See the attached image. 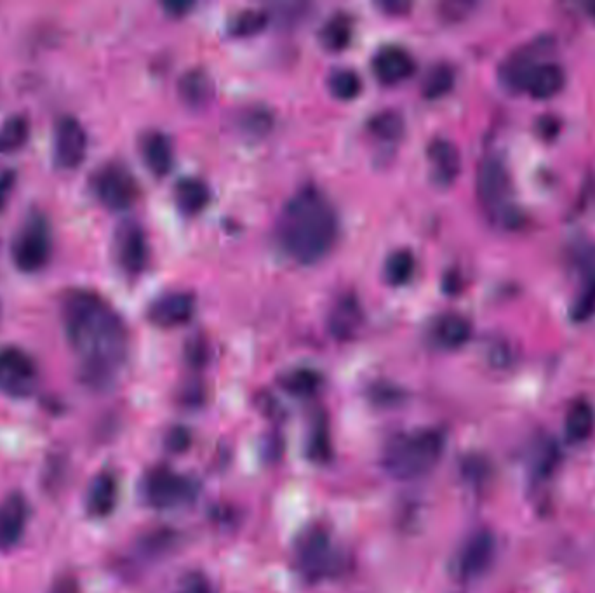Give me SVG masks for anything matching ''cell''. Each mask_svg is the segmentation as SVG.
Instances as JSON below:
<instances>
[{
	"instance_id": "cell-1",
	"label": "cell",
	"mask_w": 595,
	"mask_h": 593,
	"mask_svg": "<svg viewBox=\"0 0 595 593\" xmlns=\"http://www.w3.org/2000/svg\"><path fill=\"white\" fill-rule=\"evenodd\" d=\"M61 322L86 381L110 385L128 357V329L119 312L101 294L77 289L61 303Z\"/></svg>"
},
{
	"instance_id": "cell-2",
	"label": "cell",
	"mask_w": 595,
	"mask_h": 593,
	"mask_svg": "<svg viewBox=\"0 0 595 593\" xmlns=\"http://www.w3.org/2000/svg\"><path fill=\"white\" fill-rule=\"evenodd\" d=\"M338 218L326 195L317 188H301L282 207L277 240L284 253L303 265L322 260L333 249Z\"/></svg>"
},
{
	"instance_id": "cell-3",
	"label": "cell",
	"mask_w": 595,
	"mask_h": 593,
	"mask_svg": "<svg viewBox=\"0 0 595 593\" xmlns=\"http://www.w3.org/2000/svg\"><path fill=\"white\" fill-rule=\"evenodd\" d=\"M444 447L446 439L435 428L395 435L383 451V467L395 479H416L439 463Z\"/></svg>"
},
{
	"instance_id": "cell-4",
	"label": "cell",
	"mask_w": 595,
	"mask_h": 593,
	"mask_svg": "<svg viewBox=\"0 0 595 593\" xmlns=\"http://www.w3.org/2000/svg\"><path fill=\"white\" fill-rule=\"evenodd\" d=\"M53 253V232L42 214H32L13 240V261L25 274L46 267Z\"/></svg>"
},
{
	"instance_id": "cell-5",
	"label": "cell",
	"mask_w": 595,
	"mask_h": 593,
	"mask_svg": "<svg viewBox=\"0 0 595 593\" xmlns=\"http://www.w3.org/2000/svg\"><path fill=\"white\" fill-rule=\"evenodd\" d=\"M93 190L98 200L110 211H124L138 197V185L128 167L105 164L93 176Z\"/></svg>"
},
{
	"instance_id": "cell-6",
	"label": "cell",
	"mask_w": 595,
	"mask_h": 593,
	"mask_svg": "<svg viewBox=\"0 0 595 593\" xmlns=\"http://www.w3.org/2000/svg\"><path fill=\"white\" fill-rule=\"evenodd\" d=\"M39 383V369L34 359L16 347L0 348V392L25 399L34 394Z\"/></svg>"
},
{
	"instance_id": "cell-7",
	"label": "cell",
	"mask_w": 595,
	"mask_h": 593,
	"mask_svg": "<svg viewBox=\"0 0 595 593\" xmlns=\"http://www.w3.org/2000/svg\"><path fill=\"white\" fill-rule=\"evenodd\" d=\"M496 541L493 534L482 529L468 536L455 559V574L458 580L475 581L488 573L495 560Z\"/></svg>"
},
{
	"instance_id": "cell-8",
	"label": "cell",
	"mask_w": 595,
	"mask_h": 593,
	"mask_svg": "<svg viewBox=\"0 0 595 593\" xmlns=\"http://www.w3.org/2000/svg\"><path fill=\"white\" fill-rule=\"evenodd\" d=\"M87 133L79 120L65 115L54 129V162L61 169H77L87 157Z\"/></svg>"
},
{
	"instance_id": "cell-9",
	"label": "cell",
	"mask_w": 595,
	"mask_h": 593,
	"mask_svg": "<svg viewBox=\"0 0 595 593\" xmlns=\"http://www.w3.org/2000/svg\"><path fill=\"white\" fill-rule=\"evenodd\" d=\"M195 487L190 480L166 468H157L145 480V496L155 508H173L192 500Z\"/></svg>"
},
{
	"instance_id": "cell-10",
	"label": "cell",
	"mask_w": 595,
	"mask_h": 593,
	"mask_svg": "<svg viewBox=\"0 0 595 593\" xmlns=\"http://www.w3.org/2000/svg\"><path fill=\"white\" fill-rule=\"evenodd\" d=\"M510 194V176L502 160L489 155L477 169V195L484 207L500 211Z\"/></svg>"
},
{
	"instance_id": "cell-11",
	"label": "cell",
	"mask_w": 595,
	"mask_h": 593,
	"mask_svg": "<svg viewBox=\"0 0 595 593\" xmlns=\"http://www.w3.org/2000/svg\"><path fill=\"white\" fill-rule=\"evenodd\" d=\"M114 251L117 263L129 275L140 274L148 263L147 237L136 221L122 223L115 232Z\"/></svg>"
},
{
	"instance_id": "cell-12",
	"label": "cell",
	"mask_w": 595,
	"mask_h": 593,
	"mask_svg": "<svg viewBox=\"0 0 595 593\" xmlns=\"http://www.w3.org/2000/svg\"><path fill=\"white\" fill-rule=\"evenodd\" d=\"M331 554L333 548L329 543L328 534L321 529H310L307 534L301 536L298 543V562H300L301 571L319 578L328 571L331 566Z\"/></svg>"
},
{
	"instance_id": "cell-13",
	"label": "cell",
	"mask_w": 595,
	"mask_h": 593,
	"mask_svg": "<svg viewBox=\"0 0 595 593\" xmlns=\"http://www.w3.org/2000/svg\"><path fill=\"white\" fill-rule=\"evenodd\" d=\"M195 310V298L185 291H173L159 296L148 308V319L161 327L185 324Z\"/></svg>"
},
{
	"instance_id": "cell-14",
	"label": "cell",
	"mask_w": 595,
	"mask_h": 593,
	"mask_svg": "<svg viewBox=\"0 0 595 593\" xmlns=\"http://www.w3.org/2000/svg\"><path fill=\"white\" fill-rule=\"evenodd\" d=\"M373 72L385 84H397L415 72V60L408 49L397 44H387L376 51Z\"/></svg>"
},
{
	"instance_id": "cell-15",
	"label": "cell",
	"mask_w": 595,
	"mask_h": 593,
	"mask_svg": "<svg viewBox=\"0 0 595 593\" xmlns=\"http://www.w3.org/2000/svg\"><path fill=\"white\" fill-rule=\"evenodd\" d=\"M564 82H566L564 70L554 61H543L529 68L528 74L522 80L521 89L536 100H549L561 91Z\"/></svg>"
},
{
	"instance_id": "cell-16",
	"label": "cell",
	"mask_w": 595,
	"mask_h": 593,
	"mask_svg": "<svg viewBox=\"0 0 595 593\" xmlns=\"http://www.w3.org/2000/svg\"><path fill=\"white\" fill-rule=\"evenodd\" d=\"M27 501L20 494H11L0 505V550L14 547L27 527Z\"/></svg>"
},
{
	"instance_id": "cell-17",
	"label": "cell",
	"mask_w": 595,
	"mask_h": 593,
	"mask_svg": "<svg viewBox=\"0 0 595 593\" xmlns=\"http://www.w3.org/2000/svg\"><path fill=\"white\" fill-rule=\"evenodd\" d=\"M428 160L432 166V176L437 183L449 185L455 181L462 169V155L453 141L435 138L428 145Z\"/></svg>"
},
{
	"instance_id": "cell-18",
	"label": "cell",
	"mask_w": 595,
	"mask_h": 593,
	"mask_svg": "<svg viewBox=\"0 0 595 593\" xmlns=\"http://www.w3.org/2000/svg\"><path fill=\"white\" fill-rule=\"evenodd\" d=\"M119 500V482L114 474L103 472L96 475L87 489L86 508L93 517H107L114 512Z\"/></svg>"
},
{
	"instance_id": "cell-19",
	"label": "cell",
	"mask_w": 595,
	"mask_h": 593,
	"mask_svg": "<svg viewBox=\"0 0 595 593\" xmlns=\"http://www.w3.org/2000/svg\"><path fill=\"white\" fill-rule=\"evenodd\" d=\"M141 155L155 176H164L173 166V145L166 134L150 131L141 140Z\"/></svg>"
},
{
	"instance_id": "cell-20",
	"label": "cell",
	"mask_w": 595,
	"mask_h": 593,
	"mask_svg": "<svg viewBox=\"0 0 595 593\" xmlns=\"http://www.w3.org/2000/svg\"><path fill=\"white\" fill-rule=\"evenodd\" d=\"M173 197L176 206L180 207L183 213L197 214L201 213L204 207L208 206L211 200V190H209L206 181L187 176L181 178L174 185Z\"/></svg>"
},
{
	"instance_id": "cell-21",
	"label": "cell",
	"mask_w": 595,
	"mask_h": 593,
	"mask_svg": "<svg viewBox=\"0 0 595 593\" xmlns=\"http://www.w3.org/2000/svg\"><path fill=\"white\" fill-rule=\"evenodd\" d=\"M434 336L442 348L456 350V348L463 347L470 340L472 326H470V322L463 315H442L437 320V324H435Z\"/></svg>"
},
{
	"instance_id": "cell-22",
	"label": "cell",
	"mask_w": 595,
	"mask_h": 593,
	"mask_svg": "<svg viewBox=\"0 0 595 593\" xmlns=\"http://www.w3.org/2000/svg\"><path fill=\"white\" fill-rule=\"evenodd\" d=\"M178 91L183 100L187 101L192 107H202L206 105L214 93L213 79L209 77L208 72L204 70H188L181 75L178 82Z\"/></svg>"
},
{
	"instance_id": "cell-23",
	"label": "cell",
	"mask_w": 595,
	"mask_h": 593,
	"mask_svg": "<svg viewBox=\"0 0 595 593\" xmlns=\"http://www.w3.org/2000/svg\"><path fill=\"white\" fill-rule=\"evenodd\" d=\"M566 435L573 442H583L594 434L595 430V409L587 400H575L569 406L566 414Z\"/></svg>"
},
{
	"instance_id": "cell-24",
	"label": "cell",
	"mask_w": 595,
	"mask_h": 593,
	"mask_svg": "<svg viewBox=\"0 0 595 593\" xmlns=\"http://www.w3.org/2000/svg\"><path fill=\"white\" fill-rule=\"evenodd\" d=\"M354 35V21L347 13H335L321 28L322 46L340 51L350 44Z\"/></svg>"
},
{
	"instance_id": "cell-25",
	"label": "cell",
	"mask_w": 595,
	"mask_h": 593,
	"mask_svg": "<svg viewBox=\"0 0 595 593\" xmlns=\"http://www.w3.org/2000/svg\"><path fill=\"white\" fill-rule=\"evenodd\" d=\"M416 270L415 254L409 249H397L388 254L383 265V277L392 286H404L413 279Z\"/></svg>"
},
{
	"instance_id": "cell-26",
	"label": "cell",
	"mask_w": 595,
	"mask_h": 593,
	"mask_svg": "<svg viewBox=\"0 0 595 593\" xmlns=\"http://www.w3.org/2000/svg\"><path fill=\"white\" fill-rule=\"evenodd\" d=\"M30 126L27 117L13 115L0 126V154H11L20 150L28 141Z\"/></svg>"
},
{
	"instance_id": "cell-27",
	"label": "cell",
	"mask_w": 595,
	"mask_h": 593,
	"mask_svg": "<svg viewBox=\"0 0 595 593\" xmlns=\"http://www.w3.org/2000/svg\"><path fill=\"white\" fill-rule=\"evenodd\" d=\"M328 87L331 93L340 100H352L361 93V75L355 72L354 68H335L328 77Z\"/></svg>"
},
{
	"instance_id": "cell-28",
	"label": "cell",
	"mask_w": 595,
	"mask_h": 593,
	"mask_svg": "<svg viewBox=\"0 0 595 593\" xmlns=\"http://www.w3.org/2000/svg\"><path fill=\"white\" fill-rule=\"evenodd\" d=\"M455 86V70L446 65V63H439L428 70V74L423 79V94L427 96L428 100H435L441 98L444 94L451 91V87Z\"/></svg>"
},
{
	"instance_id": "cell-29",
	"label": "cell",
	"mask_w": 595,
	"mask_h": 593,
	"mask_svg": "<svg viewBox=\"0 0 595 593\" xmlns=\"http://www.w3.org/2000/svg\"><path fill=\"white\" fill-rule=\"evenodd\" d=\"M369 131L375 134L376 138L382 140H397L404 131V120L399 112L387 110L380 114L373 115L369 120Z\"/></svg>"
},
{
	"instance_id": "cell-30",
	"label": "cell",
	"mask_w": 595,
	"mask_h": 593,
	"mask_svg": "<svg viewBox=\"0 0 595 593\" xmlns=\"http://www.w3.org/2000/svg\"><path fill=\"white\" fill-rule=\"evenodd\" d=\"M359 322H361L359 305L350 298L341 300L340 305L335 308V314L331 317V327L338 336L354 333L355 327L359 326Z\"/></svg>"
},
{
	"instance_id": "cell-31",
	"label": "cell",
	"mask_w": 595,
	"mask_h": 593,
	"mask_svg": "<svg viewBox=\"0 0 595 593\" xmlns=\"http://www.w3.org/2000/svg\"><path fill=\"white\" fill-rule=\"evenodd\" d=\"M559 446L557 442L550 439H543L536 447L535 456H533V474L540 479L549 477L554 472L557 463H559Z\"/></svg>"
},
{
	"instance_id": "cell-32",
	"label": "cell",
	"mask_w": 595,
	"mask_h": 593,
	"mask_svg": "<svg viewBox=\"0 0 595 593\" xmlns=\"http://www.w3.org/2000/svg\"><path fill=\"white\" fill-rule=\"evenodd\" d=\"M268 16L261 9H244L241 13L235 14L230 21V32L239 37H248V35L260 32L261 28L267 25Z\"/></svg>"
},
{
	"instance_id": "cell-33",
	"label": "cell",
	"mask_w": 595,
	"mask_h": 593,
	"mask_svg": "<svg viewBox=\"0 0 595 593\" xmlns=\"http://www.w3.org/2000/svg\"><path fill=\"white\" fill-rule=\"evenodd\" d=\"M321 381V374L307 367H300L284 376V387L288 388L291 394L312 395L321 387Z\"/></svg>"
},
{
	"instance_id": "cell-34",
	"label": "cell",
	"mask_w": 595,
	"mask_h": 593,
	"mask_svg": "<svg viewBox=\"0 0 595 593\" xmlns=\"http://www.w3.org/2000/svg\"><path fill=\"white\" fill-rule=\"evenodd\" d=\"M595 312V263L585 274V284L573 303V319L587 320Z\"/></svg>"
},
{
	"instance_id": "cell-35",
	"label": "cell",
	"mask_w": 595,
	"mask_h": 593,
	"mask_svg": "<svg viewBox=\"0 0 595 593\" xmlns=\"http://www.w3.org/2000/svg\"><path fill=\"white\" fill-rule=\"evenodd\" d=\"M173 593H213V587L206 576L199 573L187 574L181 578Z\"/></svg>"
},
{
	"instance_id": "cell-36",
	"label": "cell",
	"mask_w": 595,
	"mask_h": 593,
	"mask_svg": "<svg viewBox=\"0 0 595 593\" xmlns=\"http://www.w3.org/2000/svg\"><path fill=\"white\" fill-rule=\"evenodd\" d=\"M14 187V173L9 169H0V211L6 206L7 199Z\"/></svg>"
},
{
	"instance_id": "cell-37",
	"label": "cell",
	"mask_w": 595,
	"mask_h": 593,
	"mask_svg": "<svg viewBox=\"0 0 595 593\" xmlns=\"http://www.w3.org/2000/svg\"><path fill=\"white\" fill-rule=\"evenodd\" d=\"M590 13L594 14L595 16V4H592V6H590Z\"/></svg>"
}]
</instances>
